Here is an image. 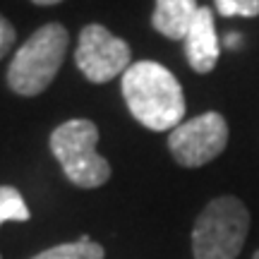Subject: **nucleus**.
<instances>
[{"label":"nucleus","mask_w":259,"mask_h":259,"mask_svg":"<svg viewBox=\"0 0 259 259\" xmlns=\"http://www.w3.org/2000/svg\"><path fill=\"white\" fill-rule=\"evenodd\" d=\"M122 96L135 120L154 132H173L187 111L185 94L173 72L154 60H137L120 77Z\"/></svg>","instance_id":"1"},{"label":"nucleus","mask_w":259,"mask_h":259,"mask_svg":"<svg viewBox=\"0 0 259 259\" xmlns=\"http://www.w3.org/2000/svg\"><path fill=\"white\" fill-rule=\"evenodd\" d=\"M70 46V34L60 22L38 27L17 48L8 67V87L17 96H38L53 84Z\"/></svg>","instance_id":"2"},{"label":"nucleus","mask_w":259,"mask_h":259,"mask_svg":"<svg viewBox=\"0 0 259 259\" xmlns=\"http://www.w3.org/2000/svg\"><path fill=\"white\" fill-rule=\"evenodd\" d=\"M51 151L58 158L65 178L82 190L101 187L111 180V163L96 151L99 127L87 118L60 122L51 132Z\"/></svg>","instance_id":"3"},{"label":"nucleus","mask_w":259,"mask_h":259,"mask_svg":"<svg viewBox=\"0 0 259 259\" xmlns=\"http://www.w3.org/2000/svg\"><path fill=\"white\" fill-rule=\"evenodd\" d=\"M250 231L247 206L233 197L223 194L204 206L192 228L194 259H235Z\"/></svg>","instance_id":"4"},{"label":"nucleus","mask_w":259,"mask_h":259,"mask_svg":"<svg viewBox=\"0 0 259 259\" xmlns=\"http://www.w3.org/2000/svg\"><path fill=\"white\" fill-rule=\"evenodd\" d=\"M74 65L79 67L84 79L106 84L115 77H122L132 65V48L127 41L111 34L103 24H87L79 31Z\"/></svg>","instance_id":"5"},{"label":"nucleus","mask_w":259,"mask_h":259,"mask_svg":"<svg viewBox=\"0 0 259 259\" xmlns=\"http://www.w3.org/2000/svg\"><path fill=\"white\" fill-rule=\"evenodd\" d=\"M228 147V122L221 113L209 111L183 120L168 135V149L180 166L199 168L221 156Z\"/></svg>","instance_id":"6"},{"label":"nucleus","mask_w":259,"mask_h":259,"mask_svg":"<svg viewBox=\"0 0 259 259\" xmlns=\"http://www.w3.org/2000/svg\"><path fill=\"white\" fill-rule=\"evenodd\" d=\"M185 58L190 67L199 74H209L216 67L221 58V44L216 34V22H213L211 8H199L192 27L185 36Z\"/></svg>","instance_id":"7"},{"label":"nucleus","mask_w":259,"mask_h":259,"mask_svg":"<svg viewBox=\"0 0 259 259\" xmlns=\"http://www.w3.org/2000/svg\"><path fill=\"white\" fill-rule=\"evenodd\" d=\"M197 12V0H156L151 12V27L170 41H185Z\"/></svg>","instance_id":"8"},{"label":"nucleus","mask_w":259,"mask_h":259,"mask_svg":"<svg viewBox=\"0 0 259 259\" xmlns=\"http://www.w3.org/2000/svg\"><path fill=\"white\" fill-rule=\"evenodd\" d=\"M103 254H106L103 245H99V242L89 240L87 235H82L79 240L48 247V250L34 254L31 259H103Z\"/></svg>","instance_id":"9"},{"label":"nucleus","mask_w":259,"mask_h":259,"mask_svg":"<svg viewBox=\"0 0 259 259\" xmlns=\"http://www.w3.org/2000/svg\"><path fill=\"white\" fill-rule=\"evenodd\" d=\"M29 219H31V211H29L22 192L12 185H0V226L5 221L24 223Z\"/></svg>","instance_id":"10"},{"label":"nucleus","mask_w":259,"mask_h":259,"mask_svg":"<svg viewBox=\"0 0 259 259\" xmlns=\"http://www.w3.org/2000/svg\"><path fill=\"white\" fill-rule=\"evenodd\" d=\"M223 17H257L259 0H213Z\"/></svg>","instance_id":"11"},{"label":"nucleus","mask_w":259,"mask_h":259,"mask_svg":"<svg viewBox=\"0 0 259 259\" xmlns=\"http://www.w3.org/2000/svg\"><path fill=\"white\" fill-rule=\"evenodd\" d=\"M15 38H17L15 27L10 24L8 17H3V15H0V60L8 56L10 51H12V46H15Z\"/></svg>","instance_id":"12"},{"label":"nucleus","mask_w":259,"mask_h":259,"mask_svg":"<svg viewBox=\"0 0 259 259\" xmlns=\"http://www.w3.org/2000/svg\"><path fill=\"white\" fill-rule=\"evenodd\" d=\"M34 5H41V8H48V5H58V3H63V0H31Z\"/></svg>","instance_id":"13"},{"label":"nucleus","mask_w":259,"mask_h":259,"mask_svg":"<svg viewBox=\"0 0 259 259\" xmlns=\"http://www.w3.org/2000/svg\"><path fill=\"white\" fill-rule=\"evenodd\" d=\"M238 38H240V36H238L235 31H233V34H228V46L235 48V46H238Z\"/></svg>","instance_id":"14"},{"label":"nucleus","mask_w":259,"mask_h":259,"mask_svg":"<svg viewBox=\"0 0 259 259\" xmlns=\"http://www.w3.org/2000/svg\"><path fill=\"white\" fill-rule=\"evenodd\" d=\"M252 259H259V250H257V252H254V257H252Z\"/></svg>","instance_id":"15"},{"label":"nucleus","mask_w":259,"mask_h":259,"mask_svg":"<svg viewBox=\"0 0 259 259\" xmlns=\"http://www.w3.org/2000/svg\"><path fill=\"white\" fill-rule=\"evenodd\" d=\"M0 259H3V257H0Z\"/></svg>","instance_id":"16"}]
</instances>
